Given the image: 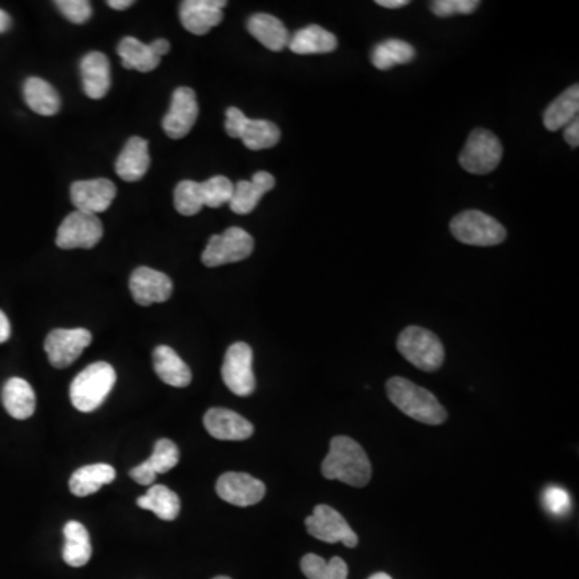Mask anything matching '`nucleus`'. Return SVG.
Returning a JSON list of instances; mask_svg holds the SVG:
<instances>
[{
    "mask_svg": "<svg viewBox=\"0 0 579 579\" xmlns=\"http://www.w3.org/2000/svg\"><path fill=\"white\" fill-rule=\"evenodd\" d=\"M322 475L354 488H364L372 478V465L358 441L348 436H335L330 451L322 462Z\"/></svg>",
    "mask_w": 579,
    "mask_h": 579,
    "instance_id": "obj_1",
    "label": "nucleus"
},
{
    "mask_svg": "<svg viewBox=\"0 0 579 579\" xmlns=\"http://www.w3.org/2000/svg\"><path fill=\"white\" fill-rule=\"evenodd\" d=\"M386 393L391 403L404 412L407 417L427 425H441L448 419L440 401L432 391L415 385L403 377H393L386 383Z\"/></svg>",
    "mask_w": 579,
    "mask_h": 579,
    "instance_id": "obj_2",
    "label": "nucleus"
},
{
    "mask_svg": "<svg viewBox=\"0 0 579 579\" xmlns=\"http://www.w3.org/2000/svg\"><path fill=\"white\" fill-rule=\"evenodd\" d=\"M116 383V372L107 362H95L74 377L70 386L73 406L81 412H94L105 403Z\"/></svg>",
    "mask_w": 579,
    "mask_h": 579,
    "instance_id": "obj_3",
    "label": "nucleus"
},
{
    "mask_svg": "<svg viewBox=\"0 0 579 579\" xmlns=\"http://www.w3.org/2000/svg\"><path fill=\"white\" fill-rule=\"evenodd\" d=\"M398 351L423 372H435L444 362V346L435 333L423 327H407L398 338Z\"/></svg>",
    "mask_w": 579,
    "mask_h": 579,
    "instance_id": "obj_4",
    "label": "nucleus"
},
{
    "mask_svg": "<svg viewBox=\"0 0 579 579\" xmlns=\"http://www.w3.org/2000/svg\"><path fill=\"white\" fill-rule=\"evenodd\" d=\"M451 232L459 242L472 247H496L507 239L501 222L477 210L457 214L451 221Z\"/></svg>",
    "mask_w": 579,
    "mask_h": 579,
    "instance_id": "obj_5",
    "label": "nucleus"
},
{
    "mask_svg": "<svg viewBox=\"0 0 579 579\" xmlns=\"http://www.w3.org/2000/svg\"><path fill=\"white\" fill-rule=\"evenodd\" d=\"M226 132L232 139H240L250 150H266L280 142V129L272 121L250 120L239 108L226 111Z\"/></svg>",
    "mask_w": 579,
    "mask_h": 579,
    "instance_id": "obj_6",
    "label": "nucleus"
},
{
    "mask_svg": "<svg viewBox=\"0 0 579 579\" xmlns=\"http://www.w3.org/2000/svg\"><path fill=\"white\" fill-rule=\"evenodd\" d=\"M501 140L488 129H475L465 142L459 163L470 174H489L502 160Z\"/></svg>",
    "mask_w": 579,
    "mask_h": 579,
    "instance_id": "obj_7",
    "label": "nucleus"
},
{
    "mask_svg": "<svg viewBox=\"0 0 579 579\" xmlns=\"http://www.w3.org/2000/svg\"><path fill=\"white\" fill-rule=\"evenodd\" d=\"M255 250V240L247 230L240 227H230L221 235H213L208 240L202 255V263L206 267H219L229 263H239L250 258Z\"/></svg>",
    "mask_w": 579,
    "mask_h": 579,
    "instance_id": "obj_8",
    "label": "nucleus"
},
{
    "mask_svg": "<svg viewBox=\"0 0 579 579\" xmlns=\"http://www.w3.org/2000/svg\"><path fill=\"white\" fill-rule=\"evenodd\" d=\"M102 237V221L95 214L73 211L58 227L55 242L62 250H74V248L91 250L102 240Z\"/></svg>",
    "mask_w": 579,
    "mask_h": 579,
    "instance_id": "obj_9",
    "label": "nucleus"
},
{
    "mask_svg": "<svg viewBox=\"0 0 579 579\" xmlns=\"http://www.w3.org/2000/svg\"><path fill=\"white\" fill-rule=\"evenodd\" d=\"M222 380L234 395L250 396L256 388L253 374V350L239 341L227 350L221 369Z\"/></svg>",
    "mask_w": 579,
    "mask_h": 579,
    "instance_id": "obj_10",
    "label": "nucleus"
},
{
    "mask_svg": "<svg viewBox=\"0 0 579 579\" xmlns=\"http://www.w3.org/2000/svg\"><path fill=\"white\" fill-rule=\"evenodd\" d=\"M304 523H306L308 533L319 541L329 544H345L350 549L358 546V534L351 530L345 517L338 514L333 507L325 506V504L317 506L313 515L306 518Z\"/></svg>",
    "mask_w": 579,
    "mask_h": 579,
    "instance_id": "obj_11",
    "label": "nucleus"
},
{
    "mask_svg": "<svg viewBox=\"0 0 579 579\" xmlns=\"http://www.w3.org/2000/svg\"><path fill=\"white\" fill-rule=\"evenodd\" d=\"M92 343V333L86 329H55L47 335L44 350L55 369H66L78 361Z\"/></svg>",
    "mask_w": 579,
    "mask_h": 579,
    "instance_id": "obj_12",
    "label": "nucleus"
},
{
    "mask_svg": "<svg viewBox=\"0 0 579 579\" xmlns=\"http://www.w3.org/2000/svg\"><path fill=\"white\" fill-rule=\"evenodd\" d=\"M197 94L190 87H177L171 100V107L163 118V131L171 139H184L189 136L197 123Z\"/></svg>",
    "mask_w": 579,
    "mask_h": 579,
    "instance_id": "obj_13",
    "label": "nucleus"
},
{
    "mask_svg": "<svg viewBox=\"0 0 579 579\" xmlns=\"http://www.w3.org/2000/svg\"><path fill=\"white\" fill-rule=\"evenodd\" d=\"M216 493L232 506L250 507L263 501L266 485L248 473L227 472L219 477Z\"/></svg>",
    "mask_w": 579,
    "mask_h": 579,
    "instance_id": "obj_14",
    "label": "nucleus"
},
{
    "mask_svg": "<svg viewBox=\"0 0 579 579\" xmlns=\"http://www.w3.org/2000/svg\"><path fill=\"white\" fill-rule=\"evenodd\" d=\"M131 295L140 306L165 303L173 295V282L163 272L152 267H137L129 279Z\"/></svg>",
    "mask_w": 579,
    "mask_h": 579,
    "instance_id": "obj_15",
    "label": "nucleus"
},
{
    "mask_svg": "<svg viewBox=\"0 0 579 579\" xmlns=\"http://www.w3.org/2000/svg\"><path fill=\"white\" fill-rule=\"evenodd\" d=\"M71 203L81 213H103L110 208L116 197V185L110 179L78 181L71 185Z\"/></svg>",
    "mask_w": 579,
    "mask_h": 579,
    "instance_id": "obj_16",
    "label": "nucleus"
},
{
    "mask_svg": "<svg viewBox=\"0 0 579 579\" xmlns=\"http://www.w3.org/2000/svg\"><path fill=\"white\" fill-rule=\"evenodd\" d=\"M226 5L224 0H185L179 12L182 26L195 36L210 33L214 26L221 25Z\"/></svg>",
    "mask_w": 579,
    "mask_h": 579,
    "instance_id": "obj_17",
    "label": "nucleus"
},
{
    "mask_svg": "<svg viewBox=\"0 0 579 579\" xmlns=\"http://www.w3.org/2000/svg\"><path fill=\"white\" fill-rule=\"evenodd\" d=\"M206 432L216 440L243 441L248 440L255 433V427L245 417L237 412L213 407L203 417Z\"/></svg>",
    "mask_w": 579,
    "mask_h": 579,
    "instance_id": "obj_18",
    "label": "nucleus"
},
{
    "mask_svg": "<svg viewBox=\"0 0 579 579\" xmlns=\"http://www.w3.org/2000/svg\"><path fill=\"white\" fill-rule=\"evenodd\" d=\"M181 452L177 449L176 444L171 440H158L153 448V454L150 459L145 460L144 464L137 465L129 472L132 480H136L139 485H153V481L160 473L169 472L179 464Z\"/></svg>",
    "mask_w": 579,
    "mask_h": 579,
    "instance_id": "obj_19",
    "label": "nucleus"
},
{
    "mask_svg": "<svg viewBox=\"0 0 579 579\" xmlns=\"http://www.w3.org/2000/svg\"><path fill=\"white\" fill-rule=\"evenodd\" d=\"M81 78L87 97L100 100L108 94L111 86L110 62L102 52H91L81 60Z\"/></svg>",
    "mask_w": 579,
    "mask_h": 579,
    "instance_id": "obj_20",
    "label": "nucleus"
},
{
    "mask_svg": "<svg viewBox=\"0 0 579 579\" xmlns=\"http://www.w3.org/2000/svg\"><path fill=\"white\" fill-rule=\"evenodd\" d=\"M274 185H276V179L266 171H259L251 181L237 182L230 198V210L237 214L251 213L258 206L264 193L271 192Z\"/></svg>",
    "mask_w": 579,
    "mask_h": 579,
    "instance_id": "obj_21",
    "label": "nucleus"
},
{
    "mask_svg": "<svg viewBox=\"0 0 579 579\" xmlns=\"http://www.w3.org/2000/svg\"><path fill=\"white\" fill-rule=\"evenodd\" d=\"M148 168H150L148 140L137 136L131 137L116 160V174L123 181L137 182L147 174Z\"/></svg>",
    "mask_w": 579,
    "mask_h": 579,
    "instance_id": "obj_22",
    "label": "nucleus"
},
{
    "mask_svg": "<svg viewBox=\"0 0 579 579\" xmlns=\"http://www.w3.org/2000/svg\"><path fill=\"white\" fill-rule=\"evenodd\" d=\"M153 367L166 385L185 388L192 382V372L189 366L179 358V354L171 346L161 345L155 348Z\"/></svg>",
    "mask_w": 579,
    "mask_h": 579,
    "instance_id": "obj_23",
    "label": "nucleus"
},
{
    "mask_svg": "<svg viewBox=\"0 0 579 579\" xmlns=\"http://www.w3.org/2000/svg\"><path fill=\"white\" fill-rule=\"evenodd\" d=\"M248 33L261 42L266 49L272 52H280L288 47L290 33L285 28L284 23L279 18L267 15V13H256L248 20Z\"/></svg>",
    "mask_w": 579,
    "mask_h": 579,
    "instance_id": "obj_24",
    "label": "nucleus"
},
{
    "mask_svg": "<svg viewBox=\"0 0 579 579\" xmlns=\"http://www.w3.org/2000/svg\"><path fill=\"white\" fill-rule=\"evenodd\" d=\"M337 47L338 39L335 34L317 25H309L296 31L288 42V49L298 55L330 54L337 50Z\"/></svg>",
    "mask_w": 579,
    "mask_h": 579,
    "instance_id": "obj_25",
    "label": "nucleus"
},
{
    "mask_svg": "<svg viewBox=\"0 0 579 579\" xmlns=\"http://www.w3.org/2000/svg\"><path fill=\"white\" fill-rule=\"evenodd\" d=\"M2 403H4L5 411L9 412L13 419H29L36 411V395H34L33 386L23 378H10L2 390Z\"/></svg>",
    "mask_w": 579,
    "mask_h": 579,
    "instance_id": "obj_26",
    "label": "nucleus"
},
{
    "mask_svg": "<svg viewBox=\"0 0 579 579\" xmlns=\"http://www.w3.org/2000/svg\"><path fill=\"white\" fill-rule=\"evenodd\" d=\"M63 536H65L63 560L66 565L74 568L87 565L92 557V544L86 526L79 522H68L63 528Z\"/></svg>",
    "mask_w": 579,
    "mask_h": 579,
    "instance_id": "obj_27",
    "label": "nucleus"
},
{
    "mask_svg": "<svg viewBox=\"0 0 579 579\" xmlns=\"http://www.w3.org/2000/svg\"><path fill=\"white\" fill-rule=\"evenodd\" d=\"M23 97H25L26 105L37 115L54 116L62 108V100L58 92L41 78L26 79Z\"/></svg>",
    "mask_w": 579,
    "mask_h": 579,
    "instance_id": "obj_28",
    "label": "nucleus"
},
{
    "mask_svg": "<svg viewBox=\"0 0 579 579\" xmlns=\"http://www.w3.org/2000/svg\"><path fill=\"white\" fill-rule=\"evenodd\" d=\"M579 111V86L568 87L567 91L560 94L554 102L544 111V128L555 132L565 128L571 121L578 118Z\"/></svg>",
    "mask_w": 579,
    "mask_h": 579,
    "instance_id": "obj_29",
    "label": "nucleus"
},
{
    "mask_svg": "<svg viewBox=\"0 0 579 579\" xmlns=\"http://www.w3.org/2000/svg\"><path fill=\"white\" fill-rule=\"evenodd\" d=\"M116 470L108 464L86 465L71 475L70 491L74 496L86 497L97 493L102 486L110 485Z\"/></svg>",
    "mask_w": 579,
    "mask_h": 579,
    "instance_id": "obj_30",
    "label": "nucleus"
},
{
    "mask_svg": "<svg viewBox=\"0 0 579 579\" xmlns=\"http://www.w3.org/2000/svg\"><path fill=\"white\" fill-rule=\"evenodd\" d=\"M140 509L150 510L165 522H173L181 514V499L174 491L163 485H153L145 496L137 499Z\"/></svg>",
    "mask_w": 579,
    "mask_h": 579,
    "instance_id": "obj_31",
    "label": "nucleus"
},
{
    "mask_svg": "<svg viewBox=\"0 0 579 579\" xmlns=\"http://www.w3.org/2000/svg\"><path fill=\"white\" fill-rule=\"evenodd\" d=\"M126 70H136L140 73H150L160 65L161 58L153 54L148 44L140 42L136 37L128 36L121 39L116 49Z\"/></svg>",
    "mask_w": 579,
    "mask_h": 579,
    "instance_id": "obj_32",
    "label": "nucleus"
},
{
    "mask_svg": "<svg viewBox=\"0 0 579 579\" xmlns=\"http://www.w3.org/2000/svg\"><path fill=\"white\" fill-rule=\"evenodd\" d=\"M414 58V47L409 42L399 41V39H388V41L380 42L372 50V63H374L375 68L382 71L391 70L393 66L411 63Z\"/></svg>",
    "mask_w": 579,
    "mask_h": 579,
    "instance_id": "obj_33",
    "label": "nucleus"
},
{
    "mask_svg": "<svg viewBox=\"0 0 579 579\" xmlns=\"http://www.w3.org/2000/svg\"><path fill=\"white\" fill-rule=\"evenodd\" d=\"M301 571L308 579H348V565L340 557L322 559L316 554H306L301 559Z\"/></svg>",
    "mask_w": 579,
    "mask_h": 579,
    "instance_id": "obj_34",
    "label": "nucleus"
},
{
    "mask_svg": "<svg viewBox=\"0 0 579 579\" xmlns=\"http://www.w3.org/2000/svg\"><path fill=\"white\" fill-rule=\"evenodd\" d=\"M174 206L182 216H195L203 208L200 182L182 181L174 190Z\"/></svg>",
    "mask_w": 579,
    "mask_h": 579,
    "instance_id": "obj_35",
    "label": "nucleus"
},
{
    "mask_svg": "<svg viewBox=\"0 0 579 579\" xmlns=\"http://www.w3.org/2000/svg\"><path fill=\"white\" fill-rule=\"evenodd\" d=\"M200 187H202L203 206H208V208L226 205L234 193V184L224 176H214L208 181L200 182Z\"/></svg>",
    "mask_w": 579,
    "mask_h": 579,
    "instance_id": "obj_36",
    "label": "nucleus"
},
{
    "mask_svg": "<svg viewBox=\"0 0 579 579\" xmlns=\"http://www.w3.org/2000/svg\"><path fill=\"white\" fill-rule=\"evenodd\" d=\"M480 7L478 0H435L430 9L436 17L448 18L452 15H469Z\"/></svg>",
    "mask_w": 579,
    "mask_h": 579,
    "instance_id": "obj_37",
    "label": "nucleus"
},
{
    "mask_svg": "<svg viewBox=\"0 0 579 579\" xmlns=\"http://www.w3.org/2000/svg\"><path fill=\"white\" fill-rule=\"evenodd\" d=\"M55 7L74 25H84L92 17V5L87 0H57Z\"/></svg>",
    "mask_w": 579,
    "mask_h": 579,
    "instance_id": "obj_38",
    "label": "nucleus"
},
{
    "mask_svg": "<svg viewBox=\"0 0 579 579\" xmlns=\"http://www.w3.org/2000/svg\"><path fill=\"white\" fill-rule=\"evenodd\" d=\"M546 509L554 515H565L570 510L571 502L567 491L559 486H551L544 493Z\"/></svg>",
    "mask_w": 579,
    "mask_h": 579,
    "instance_id": "obj_39",
    "label": "nucleus"
},
{
    "mask_svg": "<svg viewBox=\"0 0 579 579\" xmlns=\"http://www.w3.org/2000/svg\"><path fill=\"white\" fill-rule=\"evenodd\" d=\"M565 140L570 147H578L579 145V121H571L568 126H565Z\"/></svg>",
    "mask_w": 579,
    "mask_h": 579,
    "instance_id": "obj_40",
    "label": "nucleus"
},
{
    "mask_svg": "<svg viewBox=\"0 0 579 579\" xmlns=\"http://www.w3.org/2000/svg\"><path fill=\"white\" fill-rule=\"evenodd\" d=\"M10 335H12V325H10L7 316L0 311V345L9 340Z\"/></svg>",
    "mask_w": 579,
    "mask_h": 579,
    "instance_id": "obj_41",
    "label": "nucleus"
},
{
    "mask_svg": "<svg viewBox=\"0 0 579 579\" xmlns=\"http://www.w3.org/2000/svg\"><path fill=\"white\" fill-rule=\"evenodd\" d=\"M148 46L153 50V54L160 58L168 54L169 50H171V44H169L166 39H157V41H153L152 44H148Z\"/></svg>",
    "mask_w": 579,
    "mask_h": 579,
    "instance_id": "obj_42",
    "label": "nucleus"
},
{
    "mask_svg": "<svg viewBox=\"0 0 579 579\" xmlns=\"http://www.w3.org/2000/svg\"><path fill=\"white\" fill-rule=\"evenodd\" d=\"M377 4L385 9H401L409 5V2L407 0H377Z\"/></svg>",
    "mask_w": 579,
    "mask_h": 579,
    "instance_id": "obj_43",
    "label": "nucleus"
},
{
    "mask_svg": "<svg viewBox=\"0 0 579 579\" xmlns=\"http://www.w3.org/2000/svg\"><path fill=\"white\" fill-rule=\"evenodd\" d=\"M12 26V18L5 10L0 9V34L7 33Z\"/></svg>",
    "mask_w": 579,
    "mask_h": 579,
    "instance_id": "obj_44",
    "label": "nucleus"
},
{
    "mask_svg": "<svg viewBox=\"0 0 579 579\" xmlns=\"http://www.w3.org/2000/svg\"><path fill=\"white\" fill-rule=\"evenodd\" d=\"M134 5L132 0H108V7H111L113 10H126Z\"/></svg>",
    "mask_w": 579,
    "mask_h": 579,
    "instance_id": "obj_45",
    "label": "nucleus"
},
{
    "mask_svg": "<svg viewBox=\"0 0 579 579\" xmlns=\"http://www.w3.org/2000/svg\"><path fill=\"white\" fill-rule=\"evenodd\" d=\"M369 579H393L390 575H386V573H375V575L370 576Z\"/></svg>",
    "mask_w": 579,
    "mask_h": 579,
    "instance_id": "obj_46",
    "label": "nucleus"
},
{
    "mask_svg": "<svg viewBox=\"0 0 579 579\" xmlns=\"http://www.w3.org/2000/svg\"><path fill=\"white\" fill-rule=\"evenodd\" d=\"M213 579H232V578H229V576H216V578Z\"/></svg>",
    "mask_w": 579,
    "mask_h": 579,
    "instance_id": "obj_47",
    "label": "nucleus"
}]
</instances>
